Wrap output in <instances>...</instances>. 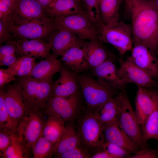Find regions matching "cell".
<instances>
[{
  "label": "cell",
  "instance_id": "f907efd6",
  "mask_svg": "<svg viewBox=\"0 0 158 158\" xmlns=\"http://www.w3.org/2000/svg\"><path fill=\"white\" fill-rule=\"evenodd\" d=\"M101 0H99V1H101Z\"/></svg>",
  "mask_w": 158,
  "mask_h": 158
},
{
  "label": "cell",
  "instance_id": "3957f363",
  "mask_svg": "<svg viewBox=\"0 0 158 158\" xmlns=\"http://www.w3.org/2000/svg\"><path fill=\"white\" fill-rule=\"evenodd\" d=\"M76 128L80 146L92 154L103 150V125L93 114L86 109L77 118Z\"/></svg>",
  "mask_w": 158,
  "mask_h": 158
},
{
  "label": "cell",
  "instance_id": "2e32d148",
  "mask_svg": "<svg viewBox=\"0 0 158 158\" xmlns=\"http://www.w3.org/2000/svg\"><path fill=\"white\" fill-rule=\"evenodd\" d=\"M103 130L104 142L117 145L130 153L133 154L138 150L137 146L129 139L120 126L117 119L103 124Z\"/></svg>",
  "mask_w": 158,
  "mask_h": 158
},
{
  "label": "cell",
  "instance_id": "4316f807",
  "mask_svg": "<svg viewBox=\"0 0 158 158\" xmlns=\"http://www.w3.org/2000/svg\"><path fill=\"white\" fill-rule=\"evenodd\" d=\"M119 93L107 101L94 114L103 124L117 119L121 106Z\"/></svg>",
  "mask_w": 158,
  "mask_h": 158
},
{
  "label": "cell",
  "instance_id": "e0dca14e",
  "mask_svg": "<svg viewBox=\"0 0 158 158\" xmlns=\"http://www.w3.org/2000/svg\"><path fill=\"white\" fill-rule=\"evenodd\" d=\"M58 78L52 83L53 96L67 98L77 93L78 78L67 68L61 66Z\"/></svg>",
  "mask_w": 158,
  "mask_h": 158
},
{
  "label": "cell",
  "instance_id": "9a60e30c",
  "mask_svg": "<svg viewBox=\"0 0 158 158\" xmlns=\"http://www.w3.org/2000/svg\"><path fill=\"white\" fill-rule=\"evenodd\" d=\"M135 100V111L141 125L155 108L158 103L157 93L140 86H138Z\"/></svg>",
  "mask_w": 158,
  "mask_h": 158
},
{
  "label": "cell",
  "instance_id": "ffe728a7",
  "mask_svg": "<svg viewBox=\"0 0 158 158\" xmlns=\"http://www.w3.org/2000/svg\"><path fill=\"white\" fill-rule=\"evenodd\" d=\"M113 56L92 69L98 80L121 90L126 84L119 76Z\"/></svg>",
  "mask_w": 158,
  "mask_h": 158
},
{
  "label": "cell",
  "instance_id": "f35d334b",
  "mask_svg": "<svg viewBox=\"0 0 158 158\" xmlns=\"http://www.w3.org/2000/svg\"><path fill=\"white\" fill-rule=\"evenodd\" d=\"M16 54V48L11 41L8 42L6 44L0 48V60L4 57Z\"/></svg>",
  "mask_w": 158,
  "mask_h": 158
},
{
  "label": "cell",
  "instance_id": "30bf717a",
  "mask_svg": "<svg viewBox=\"0 0 158 158\" xmlns=\"http://www.w3.org/2000/svg\"><path fill=\"white\" fill-rule=\"evenodd\" d=\"M54 22L56 28L66 29L83 40L99 39L96 26L84 13L67 15Z\"/></svg>",
  "mask_w": 158,
  "mask_h": 158
},
{
  "label": "cell",
  "instance_id": "ee69618b",
  "mask_svg": "<svg viewBox=\"0 0 158 158\" xmlns=\"http://www.w3.org/2000/svg\"><path fill=\"white\" fill-rule=\"evenodd\" d=\"M91 158H115L106 151L102 150L92 154Z\"/></svg>",
  "mask_w": 158,
  "mask_h": 158
},
{
  "label": "cell",
  "instance_id": "cb8c5ba5",
  "mask_svg": "<svg viewBox=\"0 0 158 158\" xmlns=\"http://www.w3.org/2000/svg\"><path fill=\"white\" fill-rule=\"evenodd\" d=\"M45 11L54 21L69 15L84 13L81 0H56Z\"/></svg>",
  "mask_w": 158,
  "mask_h": 158
},
{
  "label": "cell",
  "instance_id": "74e56055",
  "mask_svg": "<svg viewBox=\"0 0 158 158\" xmlns=\"http://www.w3.org/2000/svg\"><path fill=\"white\" fill-rule=\"evenodd\" d=\"M129 158H157L158 152L156 150L145 146L138 149L133 154L130 155Z\"/></svg>",
  "mask_w": 158,
  "mask_h": 158
},
{
  "label": "cell",
  "instance_id": "c3c4849f",
  "mask_svg": "<svg viewBox=\"0 0 158 158\" xmlns=\"http://www.w3.org/2000/svg\"><path fill=\"white\" fill-rule=\"evenodd\" d=\"M156 140L158 142V138H157Z\"/></svg>",
  "mask_w": 158,
  "mask_h": 158
},
{
  "label": "cell",
  "instance_id": "7402d4cb",
  "mask_svg": "<svg viewBox=\"0 0 158 158\" xmlns=\"http://www.w3.org/2000/svg\"><path fill=\"white\" fill-rule=\"evenodd\" d=\"M58 56L53 54L37 63L29 76L38 79L52 83L55 75L59 72L61 68Z\"/></svg>",
  "mask_w": 158,
  "mask_h": 158
},
{
  "label": "cell",
  "instance_id": "e575fe53",
  "mask_svg": "<svg viewBox=\"0 0 158 158\" xmlns=\"http://www.w3.org/2000/svg\"><path fill=\"white\" fill-rule=\"evenodd\" d=\"M14 0H0V20L9 25L11 22Z\"/></svg>",
  "mask_w": 158,
  "mask_h": 158
},
{
  "label": "cell",
  "instance_id": "5bb4252c",
  "mask_svg": "<svg viewBox=\"0 0 158 158\" xmlns=\"http://www.w3.org/2000/svg\"><path fill=\"white\" fill-rule=\"evenodd\" d=\"M5 106L8 114L18 125L26 113V108L20 84L16 81L8 85L4 93Z\"/></svg>",
  "mask_w": 158,
  "mask_h": 158
},
{
  "label": "cell",
  "instance_id": "bcb514c9",
  "mask_svg": "<svg viewBox=\"0 0 158 158\" xmlns=\"http://www.w3.org/2000/svg\"><path fill=\"white\" fill-rule=\"evenodd\" d=\"M127 6L128 7L130 4L132 0H125Z\"/></svg>",
  "mask_w": 158,
  "mask_h": 158
},
{
  "label": "cell",
  "instance_id": "836d02e7",
  "mask_svg": "<svg viewBox=\"0 0 158 158\" xmlns=\"http://www.w3.org/2000/svg\"><path fill=\"white\" fill-rule=\"evenodd\" d=\"M84 13L96 25L101 21L99 0H81Z\"/></svg>",
  "mask_w": 158,
  "mask_h": 158
},
{
  "label": "cell",
  "instance_id": "6da1fadb",
  "mask_svg": "<svg viewBox=\"0 0 158 158\" xmlns=\"http://www.w3.org/2000/svg\"><path fill=\"white\" fill-rule=\"evenodd\" d=\"M128 8L131 15L133 45H144L155 54L158 50V6L154 0H132Z\"/></svg>",
  "mask_w": 158,
  "mask_h": 158
},
{
  "label": "cell",
  "instance_id": "603a6c76",
  "mask_svg": "<svg viewBox=\"0 0 158 158\" xmlns=\"http://www.w3.org/2000/svg\"><path fill=\"white\" fill-rule=\"evenodd\" d=\"M80 146V138L74 121L68 122L59 138L54 145L51 154L63 153Z\"/></svg>",
  "mask_w": 158,
  "mask_h": 158
},
{
  "label": "cell",
  "instance_id": "60d3db41",
  "mask_svg": "<svg viewBox=\"0 0 158 158\" xmlns=\"http://www.w3.org/2000/svg\"><path fill=\"white\" fill-rule=\"evenodd\" d=\"M16 77L10 73L6 69H0V87H4L7 84L10 82L16 80Z\"/></svg>",
  "mask_w": 158,
  "mask_h": 158
},
{
  "label": "cell",
  "instance_id": "f6af8a7d",
  "mask_svg": "<svg viewBox=\"0 0 158 158\" xmlns=\"http://www.w3.org/2000/svg\"><path fill=\"white\" fill-rule=\"evenodd\" d=\"M45 10L47 9L56 0H37Z\"/></svg>",
  "mask_w": 158,
  "mask_h": 158
},
{
  "label": "cell",
  "instance_id": "8d00e7d4",
  "mask_svg": "<svg viewBox=\"0 0 158 158\" xmlns=\"http://www.w3.org/2000/svg\"><path fill=\"white\" fill-rule=\"evenodd\" d=\"M103 150L114 156L115 158L129 157L130 154L124 149L108 142H104Z\"/></svg>",
  "mask_w": 158,
  "mask_h": 158
},
{
  "label": "cell",
  "instance_id": "7dc6e473",
  "mask_svg": "<svg viewBox=\"0 0 158 158\" xmlns=\"http://www.w3.org/2000/svg\"><path fill=\"white\" fill-rule=\"evenodd\" d=\"M155 4L158 6V0H154Z\"/></svg>",
  "mask_w": 158,
  "mask_h": 158
},
{
  "label": "cell",
  "instance_id": "7c38bea8",
  "mask_svg": "<svg viewBox=\"0 0 158 158\" xmlns=\"http://www.w3.org/2000/svg\"><path fill=\"white\" fill-rule=\"evenodd\" d=\"M119 67L117 68L119 77L126 84L133 83L146 88L154 85V79L148 73L128 58L119 59Z\"/></svg>",
  "mask_w": 158,
  "mask_h": 158
},
{
  "label": "cell",
  "instance_id": "52a82bcc",
  "mask_svg": "<svg viewBox=\"0 0 158 158\" xmlns=\"http://www.w3.org/2000/svg\"><path fill=\"white\" fill-rule=\"evenodd\" d=\"M119 94L121 106L117 118L118 122L138 149L148 146L143 142L140 125L124 89Z\"/></svg>",
  "mask_w": 158,
  "mask_h": 158
},
{
  "label": "cell",
  "instance_id": "484cf974",
  "mask_svg": "<svg viewBox=\"0 0 158 158\" xmlns=\"http://www.w3.org/2000/svg\"><path fill=\"white\" fill-rule=\"evenodd\" d=\"M121 0H101L99 2L100 19L106 26L113 27L119 22V9Z\"/></svg>",
  "mask_w": 158,
  "mask_h": 158
},
{
  "label": "cell",
  "instance_id": "b9f144b4",
  "mask_svg": "<svg viewBox=\"0 0 158 158\" xmlns=\"http://www.w3.org/2000/svg\"><path fill=\"white\" fill-rule=\"evenodd\" d=\"M10 134L5 131L0 130V153L4 152L10 145L11 143Z\"/></svg>",
  "mask_w": 158,
  "mask_h": 158
},
{
  "label": "cell",
  "instance_id": "f546056e",
  "mask_svg": "<svg viewBox=\"0 0 158 158\" xmlns=\"http://www.w3.org/2000/svg\"><path fill=\"white\" fill-rule=\"evenodd\" d=\"M37 63L35 57L23 55L18 57L16 61L6 69L16 77L29 75Z\"/></svg>",
  "mask_w": 158,
  "mask_h": 158
},
{
  "label": "cell",
  "instance_id": "44dd1931",
  "mask_svg": "<svg viewBox=\"0 0 158 158\" xmlns=\"http://www.w3.org/2000/svg\"><path fill=\"white\" fill-rule=\"evenodd\" d=\"M99 39L85 42L82 48L90 68L98 66L112 56Z\"/></svg>",
  "mask_w": 158,
  "mask_h": 158
},
{
  "label": "cell",
  "instance_id": "d590c367",
  "mask_svg": "<svg viewBox=\"0 0 158 158\" xmlns=\"http://www.w3.org/2000/svg\"><path fill=\"white\" fill-rule=\"evenodd\" d=\"M55 157L58 158H89L92 154L89 151L80 146L62 153L56 154Z\"/></svg>",
  "mask_w": 158,
  "mask_h": 158
},
{
  "label": "cell",
  "instance_id": "f1b7e54d",
  "mask_svg": "<svg viewBox=\"0 0 158 158\" xmlns=\"http://www.w3.org/2000/svg\"><path fill=\"white\" fill-rule=\"evenodd\" d=\"M47 117L42 135L54 145L65 128V122L62 119L56 117Z\"/></svg>",
  "mask_w": 158,
  "mask_h": 158
},
{
  "label": "cell",
  "instance_id": "9c48e42d",
  "mask_svg": "<svg viewBox=\"0 0 158 158\" xmlns=\"http://www.w3.org/2000/svg\"><path fill=\"white\" fill-rule=\"evenodd\" d=\"M7 28L13 40H20L41 39L48 36L57 29L54 22L50 18L11 25L8 26Z\"/></svg>",
  "mask_w": 158,
  "mask_h": 158
},
{
  "label": "cell",
  "instance_id": "d4e9b609",
  "mask_svg": "<svg viewBox=\"0 0 158 158\" xmlns=\"http://www.w3.org/2000/svg\"><path fill=\"white\" fill-rule=\"evenodd\" d=\"M61 56V60L76 73L83 72L90 68L82 47L76 46L72 47Z\"/></svg>",
  "mask_w": 158,
  "mask_h": 158
},
{
  "label": "cell",
  "instance_id": "1f68e13d",
  "mask_svg": "<svg viewBox=\"0 0 158 158\" xmlns=\"http://www.w3.org/2000/svg\"><path fill=\"white\" fill-rule=\"evenodd\" d=\"M4 87L0 90V130L10 134L16 132L18 124L11 118L6 109L5 102Z\"/></svg>",
  "mask_w": 158,
  "mask_h": 158
},
{
  "label": "cell",
  "instance_id": "5b68a950",
  "mask_svg": "<svg viewBox=\"0 0 158 158\" xmlns=\"http://www.w3.org/2000/svg\"><path fill=\"white\" fill-rule=\"evenodd\" d=\"M96 26L100 40L113 46L121 57L131 51L133 46L131 24L119 21L116 26L110 27L100 21Z\"/></svg>",
  "mask_w": 158,
  "mask_h": 158
},
{
  "label": "cell",
  "instance_id": "d6986e66",
  "mask_svg": "<svg viewBox=\"0 0 158 158\" xmlns=\"http://www.w3.org/2000/svg\"><path fill=\"white\" fill-rule=\"evenodd\" d=\"M12 42L15 46L16 54L20 56L45 59L50 54L51 44L41 39L26 40H13Z\"/></svg>",
  "mask_w": 158,
  "mask_h": 158
},
{
  "label": "cell",
  "instance_id": "4fadbf2b",
  "mask_svg": "<svg viewBox=\"0 0 158 158\" xmlns=\"http://www.w3.org/2000/svg\"><path fill=\"white\" fill-rule=\"evenodd\" d=\"M131 54L127 58L135 65L158 80V60L155 54L146 46L133 45Z\"/></svg>",
  "mask_w": 158,
  "mask_h": 158
},
{
  "label": "cell",
  "instance_id": "8992f818",
  "mask_svg": "<svg viewBox=\"0 0 158 158\" xmlns=\"http://www.w3.org/2000/svg\"><path fill=\"white\" fill-rule=\"evenodd\" d=\"M44 116L40 110L26 108L25 115L18 123L16 133L32 152L35 144L42 135L46 120Z\"/></svg>",
  "mask_w": 158,
  "mask_h": 158
},
{
  "label": "cell",
  "instance_id": "681fc988",
  "mask_svg": "<svg viewBox=\"0 0 158 158\" xmlns=\"http://www.w3.org/2000/svg\"><path fill=\"white\" fill-rule=\"evenodd\" d=\"M157 96L158 98V93H157Z\"/></svg>",
  "mask_w": 158,
  "mask_h": 158
},
{
  "label": "cell",
  "instance_id": "7a4b0ae2",
  "mask_svg": "<svg viewBox=\"0 0 158 158\" xmlns=\"http://www.w3.org/2000/svg\"><path fill=\"white\" fill-rule=\"evenodd\" d=\"M78 78L86 110L94 114L122 90L86 75H80Z\"/></svg>",
  "mask_w": 158,
  "mask_h": 158
},
{
  "label": "cell",
  "instance_id": "8fae6325",
  "mask_svg": "<svg viewBox=\"0 0 158 158\" xmlns=\"http://www.w3.org/2000/svg\"><path fill=\"white\" fill-rule=\"evenodd\" d=\"M37 0H14L11 25H18L35 20L49 18Z\"/></svg>",
  "mask_w": 158,
  "mask_h": 158
},
{
  "label": "cell",
  "instance_id": "4dcf8cb0",
  "mask_svg": "<svg viewBox=\"0 0 158 158\" xmlns=\"http://www.w3.org/2000/svg\"><path fill=\"white\" fill-rule=\"evenodd\" d=\"M142 139L147 145V141L158 138V103L155 108L140 125Z\"/></svg>",
  "mask_w": 158,
  "mask_h": 158
},
{
  "label": "cell",
  "instance_id": "7bdbcfd3",
  "mask_svg": "<svg viewBox=\"0 0 158 158\" xmlns=\"http://www.w3.org/2000/svg\"><path fill=\"white\" fill-rule=\"evenodd\" d=\"M18 57L16 54H13L4 57L0 60V66H9L15 63Z\"/></svg>",
  "mask_w": 158,
  "mask_h": 158
},
{
  "label": "cell",
  "instance_id": "ac0fdd59",
  "mask_svg": "<svg viewBox=\"0 0 158 158\" xmlns=\"http://www.w3.org/2000/svg\"><path fill=\"white\" fill-rule=\"evenodd\" d=\"M57 31L50 38L51 49L53 54L62 56L71 48L78 46L82 47L85 42L70 31L57 28Z\"/></svg>",
  "mask_w": 158,
  "mask_h": 158
},
{
  "label": "cell",
  "instance_id": "277c9868",
  "mask_svg": "<svg viewBox=\"0 0 158 158\" xmlns=\"http://www.w3.org/2000/svg\"><path fill=\"white\" fill-rule=\"evenodd\" d=\"M20 84L26 108L42 111L53 96L52 83L34 78L30 76L16 77Z\"/></svg>",
  "mask_w": 158,
  "mask_h": 158
},
{
  "label": "cell",
  "instance_id": "ba28073f",
  "mask_svg": "<svg viewBox=\"0 0 158 158\" xmlns=\"http://www.w3.org/2000/svg\"><path fill=\"white\" fill-rule=\"evenodd\" d=\"M44 115L59 118L65 122L74 121L82 113L78 93L67 98L53 96L42 111Z\"/></svg>",
  "mask_w": 158,
  "mask_h": 158
},
{
  "label": "cell",
  "instance_id": "ab89813d",
  "mask_svg": "<svg viewBox=\"0 0 158 158\" xmlns=\"http://www.w3.org/2000/svg\"><path fill=\"white\" fill-rule=\"evenodd\" d=\"M7 25L0 20V43L8 42L13 40L11 34L8 31Z\"/></svg>",
  "mask_w": 158,
  "mask_h": 158
},
{
  "label": "cell",
  "instance_id": "83f0119b",
  "mask_svg": "<svg viewBox=\"0 0 158 158\" xmlns=\"http://www.w3.org/2000/svg\"><path fill=\"white\" fill-rule=\"evenodd\" d=\"M11 143L1 157L5 158H29L32 152L20 139L16 133L10 135Z\"/></svg>",
  "mask_w": 158,
  "mask_h": 158
},
{
  "label": "cell",
  "instance_id": "d6a6232c",
  "mask_svg": "<svg viewBox=\"0 0 158 158\" xmlns=\"http://www.w3.org/2000/svg\"><path fill=\"white\" fill-rule=\"evenodd\" d=\"M54 145L42 135L37 140L33 147L32 150L33 157H51V154Z\"/></svg>",
  "mask_w": 158,
  "mask_h": 158
}]
</instances>
